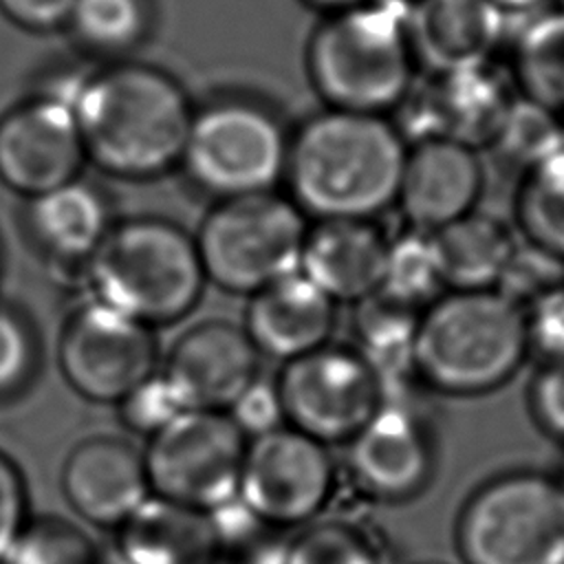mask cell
<instances>
[{"mask_svg": "<svg viewBox=\"0 0 564 564\" xmlns=\"http://www.w3.org/2000/svg\"><path fill=\"white\" fill-rule=\"evenodd\" d=\"M522 97L564 115V13L549 11L520 35L513 57Z\"/></svg>", "mask_w": 564, "mask_h": 564, "instance_id": "26", "label": "cell"}, {"mask_svg": "<svg viewBox=\"0 0 564 564\" xmlns=\"http://www.w3.org/2000/svg\"><path fill=\"white\" fill-rule=\"evenodd\" d=\"M553 4V11H562L564 13V0H549Z\"/></svg>", "mask_w": 564, "mask_h": 564, "instance_id": "44", "label": "cell"}, {"mask_svg": "<svg viewBox=\"0 0 564 564\" xmlns=\"http://www.w3.org/2000/svg\"><path fill=\"white\" fill-rule=\"evenodd\" d=\"M348 469L366 494L401 500L416 494L432 471V443L410 401H381L350 438Z\"/></svg>", "mask_w": 564, "mask_h": 564, "instance_id": "15", "label": "cell"}, {"mask_svg": "<svg viewBox=\"0 0 564 564\" xmlns=\"http://www.w3.org/2000/svg\"><path fill=\"white\" fill-rule=\"evenodd\" d=\"M419 564H447V562H441V560H425V562H419Z\"/></svg>", "mask_w": 564, "mask_h": 564, "instance_id": "45", "label": "cell"}, {"mask_svg": "<svg viewBox=\"0 0 564 564\" xmlns=\"http://www.w3.org/2000/svg\"><path fill=\"white\" fill-rule=\"evenodd\" d=\"M308 7L313 9H319L324 13H339V11H346V9H352L357 4H364L366 0H304Z\"/></svg>", "mask_w": 564, "mask_h": 564, "instance_id": "41", "label": "cell"}, {"mask_svg": "<svg viewBox=\"0 0 564 564\" xmlns=\"http://www.w3.org/2000/svg\"><path fill=\"white\" fill-rule=\"evenodd\" d=\"M75 0H0V11L22 29L55 31L66 26Z\"/></svg>", "mask_w": 564, "mask_h": 564, "instance_id": "40", "label": "cell"}, {"mask_svg": "<svg viewBox=\"0 0 564 564\" xmlns=\"http://www.w3.org/2000/svg\"><path fill=\"white\" fill-rule=\"evenodd\" d=\"M529 352L542 361L564 359V284L542 295L524 311Z\"/></svg>", "mask_w": 564, "mask_h": 564, "instance_id": "35", "label": "cell"}, {"mask_svg": "<svg viewBox=\"0 0 564 564\" xmlns=\"http://www.w3.org/2000/svg\"><path fill=\"white\" fill-rule=\"evenodd\" d=\"M306 234L293 200L260 192L223 198L203 220L196 247L207 280L231 293H258L300 271Z\"/></svg>", "mask_w": 564, "mask_h": 564, "instance_id": "7", "label": "cell"}, {"mask_svg": "<svg viewBox=\"0 0 564 564\" xmlns=\"http://www.w3.org/2000/svg\"><path fill=\"white\" fill-rule=\"evenodd\" d=\"M73 110L86 156L101 170L145 178L183 159L194 110L165 70L119 62L82 77Z\"/></svg>", "mask_w": 564, "mask_h": 564, "instance_id": "1", "label": "cell"}, {"mask_svg": "<svg viewBox=\"0 0 564 564\" xmlns=\"http://www.w3.org/2000/svg\"><path fill=\"white\" fill-rule=\"evenodd\" d=\"M441 286L445 284L441 278L432 231L412 227L394 242H388L383 280L377 291L379 295L414 311L416 306L430 302Z\"/></svg>", "mask_w": 564, "mask_h": 564, "instance_id": "31", "label": "cell"}, {"mask_svg": "<svg viewBox=\"0 0 564 564\" xmlns=\"http://www.w3.org/2000/svg\"><path fill=\"white\" fill-rule=\"evenodd\" d=\"M26 522V494L15 465L0 454V562Z\"/></svg>", "mask_w": 564, "mask_h": 564, "instance_id": "39", "label": "cell"}, {"mask_svg": "<svg viewBox=\"0 0 564 564\" xmlns=\"http://www.w3.org/2000/svg\"><path fill=\"white\" fill-rule=\"evenodd\" d=\"M516 218L529 242L564 260V145L522 176Z\"/></svg>", "mask_w": 564, "mask_h": 564, "instance_id": "27", "label": "cell"}, {"mask_svg": "<svg viewBox=\"0 0 564 564\" xmlns=\"http://www.w3.org/2000/svg\"><path fill=\"white\" fill-rule=\"evenodd\" d=\"M214 564H231V562H227V560H218V562H214Z\"/></svg>", "mask_w": 564, "mask_h": 564, "instance_id": "46", "label": "cell"}, {"mask_svg": "<svg viewBox=\"0 0 564 564\" xmlns=\"http://www.w3.org/2000/svg\"><path fill=\"white\" fill-rule=\"evenodd\" d=\"M333 324L335 302L297 271L253 293L245 330L258 350L291 361L322 348Z\"/></svg>", "mask_w": 564, "mask_h": 564, "instance_id": "21", "label": "cell"}, {"mask_svg": "<svg viewBox=\"0 0 564 564\" xmlns=\"http://www.w3.org/2000/svg\"><path fill=\"white\" fill-rule=\"evenodd\" d=\"M245 434L229 414L187 410L152 434L143 456L150 489L200 511L238 496Z\"/></svg>", "mask_w": 564, "mask_h": 564, "instance_id": "9", "label": "cell"}, {"mask_svg": "<svg viewBox=\"0 0 564 564\" xmlns=\"http://www.w3.org/2000/svg\"><path fill=\"white\" fill-rule=\"evenodd\" d=\"M86 148L70 104L40 93L0 117V181L35 198L77 178Z\"/></svg>", "mask_w": 564, "mask_h": 564, "instance_id": "13", "label": "cell"}, {"mask_svg": "<svg viewBox=\"0 0 564 564\" xmlns=\"http://www.w3.org/2000/svg\"><path fill=\"white\" fill-rule=\"evenodd\" d=\"M562 145L560 117L527 97H516L487 150L496 165L524 176Z\"/></svg>", "mask_w": 564, "mask_h": 564, "instance_id": "29", "label": "cell"}, {"mask_svg": "<svg viewBox=\"0 0 564 564\" xmlns=\"http://www.w3.org/2000/svg\"><path fill=\"white\" fill-rule=\"evenodd\" d=\"M416 326L419 317L412 308L399 306L379 293L361 302L357 317V352L375 372L381 401H408V379L419 377L414 366Z\"/></svg>", "mask_w": 564, "mask_h": 564, "instance_id": "25", "label": "cell"}, {"mask_svg": "<svg viewBox=\"0 0 564 564\" xmlns=\"http://www.w3.org/2000/svg\"><path fill=\"white\" fill-rule=\"evenodd\" d=\"M560 284H564V260L527 240L516 245L496 291L527 311Z\"/></svg>", "mask_w": 564, "mask_h": 564, "instance_id": "33", "label": "cell"}, {"mask_svg": "<svg viewBox=\"0 0 564 564\" xmlns=\"http://www.w3.org/2000/svg\"><path fill=\"white\" fill-rule=\"evenodd\" d=\"M284 564H392L383 540L346 518L308 522L286 540Z\"/></svg>", "mask_w": 564, "mask_h": 564, "instance_id": "28", "label": "cell"}, {"mask_svg": "<svg viewBox=\"0 0 564 564\" xmlns=\"http://www.w3.org/2000/svg\"><path fill=\"white\" fill-rule=\"evenodd\" d=\"M104 553L77 524L42 516L26 520L2 564H101Z\"/></svg>", "mask_w": 564, "mask_h": 564, "instance_id": "32", "label": "cell"}, {"mask_svg": "<svg viewBox=\"0 0 564 564\" xmlns=\"http://www.w3.org/2000/svg\"><path fill=\"white\" fill-rule=\"evenodd\" d=\"M33 366V339L26 324L11 311L0 308V394L24 383Z\"/></svg>", "mask_w": 564, "mask_h": 564, "instance_id": "37", "label": "cell"}, {"mask_svg": "<svg viewBox=\"0 0 564 564\" xmlns=\"http://www.w3.org/2000/svg\"><path fill=\"white\" fill-rule=\"evenodd\" d=\"M289 139L278 117L245 99H223L194 112L183 163L220 198L271 192L286 172Z\"/></svg>", "mask_w": 564, "mask_h": 564, "instance_id": "8", "label": "cell"}, {"mask_svg": "<svg viewBox=\"0 0 564 564\" xmlns=\"http://www.w3.org/2000/svg\"><path fill=\"white\" fill-rule=\"evenodd\" d=\"M88 278L97 302L148 326L189 313L207 280L196 240L159 218L110 229L88 258Z\"/></svg>", "mask_w": 564, "mask_h": 564, "instance_id": "5", "label": "cell"}, {"mask_svg": "<svg viewBox=\"0 0 564 564\" xmlns=\"http://www.w3.org/2000/svg\"><path fill=\"white\" fill-rule=\"evenodd\" d=\"M432 240L443 284L452 291L496 289L518 245L502 220L476 212L432 231Z\"/></svg>", "mask_w": 564, "mask_h": 564, "instance_id": "24", "label": "cell"}, {"mask_svg": "<svg viewBox=\"0 0 564 564\" xmlns=\"http://www.w3.org/2000/svg\"><path fill=\"white\" fill-rule=\"evenodd\" d=\"M258 348L247 330L227 322L189 328L172 348L165 377L187 410L220 412L258 379Z\"/></svg>", "mask_w": 564, "mask_h": 564, "instance_id": "16", "label": "cell"}, {"mask_svg": "<svg viewBox=\"0 0 564 564\" xmlns=\"http://www.w3.org/2000/svg\"><path fill=\"white\" fill-rule=\"evenodd\" d=\"M500 11H522L529 9L533 4H538L540 0H491Z\"/></svg>", "mask_w": 564, "mask_h": 564, "instance_id": "42", "label": "cell"}, {"mask_svg": "<svg viewBox=\"0 0 564 564\" xmlns=\"http://www.w3.org/2000/svg\"><path fill=\"white\" fill-rule=\"evenodd\" d=\"M562 487H564V482H562Z\"/></svg>", "mask_w": 564, "mask_h": 564, "instance_id": "47", "label": "cell"}, {"mask_svg": "<svg viewBox=\"0 0 564 564\" xmlns=\"http://www.w3.org/2000/svg\"><path fill=\"white\" fill-rule=\"evenodd\" d=\"M529 352L524 311L496 289L449 291L419 317L416 375L449 394L489 392Z\"/></svg>", "mask_w": 564, "mask_h": 564, "instance_id": "4", "label": "cell"}, {"mask_svg": "<svg viewBox=\"0 0 564 564\" xmlns=\"http://www.w3.org/2000/svg\"><path fill=\"white\" fill-rule=\"evenodd\" d=\"M62 487L70 507L101 527H119L150 498L143 456L115 436L79 443L64 463Z\"/></svg>", "mask_w": 564, "mask_h": 564, "instance_id": "18", "label": "cell"}, {"mask_svg": "<svg viewBox=\"0 0 564 564\" xmlns=\"http://www.w3.org/2000/svg\"><path fill=\"white\" fill-rule=\"evenodd\" d=\"M275 386L284 419L319 443L350 441L381 405L375 372L344 348L322 346L286 361Z\"/></svg>", "mask_w": 564, "mask_h": 564, "instance_id": "10", "label": "cell"}, {"mask_svg": "<svg viewBox=\"0 0 564 564\" xmlns=\"http://www.w3.org/2000/svg\"><path fill=\"white\" fill-rule=\"evenodd\" d=\"M26 223L40 247L59 260L90 258L110 231L106 200L77 178L31 198Z\"/></svg>", "mask_w": 564, "mask_h": 564, "instance_id": "23", "label": "cell"}, {"mask_svg": "<svg viewBox=\"0 0 564 564\" xmlns=\"http://www.w3.org/2000/svg\"><path fill=\"white\" fill-rule=\"evenodd\" d=\"M388 240L368 220H322L306 234L300 273L333 302H364L383 280Z\"/></svg>", "mask_w": 564, "mask_h": 564, "instance_id": "20", "label": "cell"}, {"mask_svg": "<svg viewBox=\"0 0 564 564\" xmlns=\"http://www.w3.org/2000/svg\"><path fill=\"white\" fill-rule=\"evenodd\" d=\"M480 189L476 150L449 139H423L405 156L397 203L412 227L436 231L474 212Z\"/></svg>", "mask_w": 564, "mask_h": 564, "instance_id": "17", "label": "cell"}, {"mask_svg": "<svg viewBox=\"0 0 564 564\" xmlns=\"http://www.w3.org/2000/svg\"><path fill=\"white\" fill-rule=\"evenodd\" d=\"M333 482L324 443L295 427H278L247 445L238 496L267 524H302L319 516Z\"/></svg>", "mask_w": 564, "mask_h": 564, "instance_id": "12", "label": "cell"}, {"mask_svg": "<svg viewBox=\"0 0 564 564\" xmlns=\"http://www.w3.org/2000/svg\"><path fill=\"white\" fill-rule=\"evenodd\" d=\"M117 553L128 564H214L220 546L207 511L150 496L119 527Z\"/></svg>", "mask_w": 564, "mask_h": 564, "instance_id": "22", "label": "cell"}, {"mask_svg": "<svg viewBox=\"0 0 564 564\" xmlns=\"http://www.w3.org/2000/svg\"><path fill=\"white\" fill-rule=\"evenodd\" d=\"M231 421L238 425L242 434L262 436L282 427L284 408L278 392V386L253 379L242 394L231 403Z\"/></svg>", "mask_w": 564, "mask_h": 564, "instance_id": "36", "label": "cell"}, {"mask_svg": "<svg viewBox=\"0 0 564 564\" xmlns=\"http://www.w3.org/2000/svg\"><path fill=\"white\" fill-rule=\"evenodd\" d=\"M77 42L101 55H126L150 33L148 0H75L66 24Z\"/></svg>", "mask_w": 564, "mask_h": 564, "instance_id": "30", "label": "cell"}, {"mask_svg": "<svg viewBox=\"0 0 564 564\" xmlns=\"http://www.w3.org/2000/svg\"><path fill=\"white\" fill-rule=\"evenodd\" d=\"M187 412L181 394L163 375H150L121 401V419L137 432L156 434Z\"/></svg>", "mask_w": 564, "mask_h": 564, "instance_id": "34", "label": "cell"}, {"mask_svg": "<svg viewBox=\"0 0 564 564\" xmlns=\"http://www.w3.org/2000/svg\"><path fill=\"white\" fill-rule=\"evenodd\" d=\"M516 95L491 64L432 75L412 84L401 101L408 130L423 139H449L471 150L487 148L502 126Z\"/></svg>", "mask_w": 564, "mask_h": 564, "instance_id": "14", "label": "cell"}, {"mask_svg": "<svg viewBox=\"0 0 564 564\" xmlns=\"http://www.w3.org/2000/svg\"><path fill=\"white\" fill-rule=\"evenodd\" d=\"M529 405L535 423L564 441V359L542 364L529 388Z\"/></svg>", "mask_w": 564, "mask_h": 564, "instance_id": "38", "label": "cell"}, {"mask_svg": "<svg viewBox=\"0 0 564 564\" xmlns=\"http://www.w3.org/2000/svg\"><path fill=\"white\" fill-rule=\"evenodd\" d=\"M399 128L383 115L328 108L289 141L295 205L322 220H368L397 200L405 165Z\"/></svg>", "mask_w": 564, "mask_h": 564, "instance_id": "2", "label": "cell"}, {"mask_svg": "<svg viewBox=\"0 0 564 564\" xmlns=\"http://www.w3.org/2000/svg\"><path fill=\"white\" fill-rule=\"evenodd\" d=\"M101 564H128V562L117 551H112V553H104Z\"/></svg>", "mask_w": 564, "mask_h": 564, "instance_id": "43", "label": "cell"}, {"mask_svg": "<svg viewBox=\"0 0 564 564\" xmlns=\"http://www.w3.org/2000/svg\"><path fill=\"white\" fill-rule=\"evenodd\" d=\"M150 326L101 302L86 304L59 339V368L75 392L99 403H121L154 375Z\"/></svg>", "mask_w": 564, "mask_h": 564, "instance_id": "11", "label": "cell"}, {"mask_svg": "<svg viewBox=\"0 0 564 564\" xmlns=\"http://www.w3.org/2000/svg\"><path fill=\"white\" fill-rule=\"evenodd\" d=\"M502 29V11L491 0H412V51L432 75L489 64Z\"/></svg>", "mask_w": 564, "mask_h": 564, "instance_id": "19", "label": "cell"}, {"mask_svg": "<svg viewBox=\"0 0 564 564\" xmlns=\"http://www.w3.org/2000/svg\"><path fill=\"white\" fill-rule=\"evenodd\" d=\"M412 0H366L330 13L308 44V73L330 108L383 115L414 84Z\"/></svg>", "mask_w": 564, "mask_h": 564, "instance_id": "3", "label": "cell"}, {"mask_svg": "<svg viewBox=\"0 0 564 564\" xmlns=\"http://www.w3.org/2000/svg\"><path fill=\"white\" fill-rule=\"evenodd\" d=\"M463 564H564V487L540 471L487 480L456 522Z\"/></svg>", "mask_w": 564, "mask_h": 564, "instance_id": "6", "label": "cell"}]
</instances>
